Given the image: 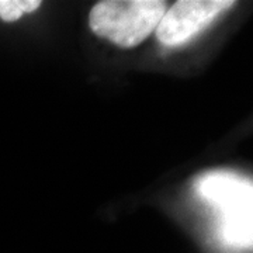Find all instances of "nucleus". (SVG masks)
Instances as JSON below:
<instances>
[{"mask_svg": "<svg viewBox=\"0 0 253 253\" xmlns=\"http://www.w3.org/2000/svg\"><path fill=\"white\" fill-rule=\"evenodd\" d=\"M196 190L218 215V235L232 249L252 246V181L234 173H207Z\"/></svg>", "mask_w": 253, "mask_h": 253, "instance_id": "nucleus-1", "label": "nucleus"}, {"mask_svg": "<svg viewBox=\"0 0 253 253\" xmlns=\"http://www.w3.org/2000/svg\"><path fill=\"white\" fill-rule=\"evenodd\" d=\"M166 10L161 0H106L91 9L89 26L116 45L134 48L156 30Z\"/></svg>", "mask_w": 253, "mask_h": 253, "instance_id": "nucleus-2", "label": "nucleus"}, {"mask_svg": "<svg viewBox=\"0 0 253 253\" xmlns=\"http://www.w3.org/2000/svg\"><path fill=\"white\" fill-rule=\"evenodd\" d=\"M234 4V0H179L156 27L158 40L168 46L186 44Z\"/></svg>", "mask_w": 253, "mask_h": 253, "instance_id": "nucleus-3", "label": "nucleus"}, {"mask_svg": "<svg viewBox=\"0 0 253 253\" xmlns=\"http://www.w3.org/2000/svg\"><path fill=\"white\" fill-rule=\"evenodd\" d=\"M40 6V0H0V18L6 23H13L23 17V14L36 11Z\"/></svg>", "mask_w": 253, "mask_h": 253, "instance_id": "nucleus-4", "label": "nucleus"}]
</instances>
